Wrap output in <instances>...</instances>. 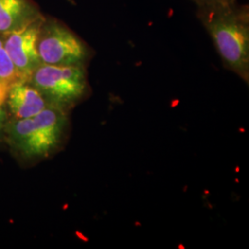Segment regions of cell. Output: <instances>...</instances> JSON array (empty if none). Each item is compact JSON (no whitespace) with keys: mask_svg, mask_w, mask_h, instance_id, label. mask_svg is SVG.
I'll use <instances>...</instances> for the list:
<instances>
[{"mask_svg":"<svg viewBox=\"0 0 249 249\" xmlns=\"http://www.w3.org/2000/svg\"><path fill=\"white\" fill-rule=\"evenodd\" d=\"M197 17L211 36L224 68L249 83V9L236 0L198 7Z\"/></svg>","mask_w":249,"mask_h":249,"instance_id":"1","label":"cell"},{"mask_svg":"<svg viewBox=\"0 0 249 249\" xmlns=\"http://www.w3.org/2000/svg\"><path fill=\"white\" fill-rule=\"evenodd\" d=\"M68 124V111L48 106L36 116L11 122L8 127L9 142L25 158H46L58 150Z\"/></svg>","mask_w":249,"mask_h":249,"instance_id":"2","label":"cell"},{"mask_svg":"<svg viewBox=\"0 0 249 249\" xmlns=\"http://www.w3.org/2000/svg\"><path fill=\"white\" fill-rule=\"evenodd\" d=\"M29 82L38 89L50 106L69 111L87 95V74L81 66L41 64Z\"/></svg>","mask_w":249,"mask_h":249,"instance_id":"3","label":"cell"},{"mask_svg":"<svg viewBox=\"0 0 249 249\" xmlns=\"http://www.w3.org/2000/svg\"><path fill=\"white\" fill-rule=\"evenodd\" d=\"M42 64L81 66L90 58V49L79 36L55 19H44L37 41Z\"/></svg>","mask_w":249,"mask_h":249,"instance_id":"4","label":"cell"},{"mask_svg":"<svg viewBox=\"0 0 249 249\" xmlns=\"http://www.w3.org/2000/svg\"><path fill=\"white\" fill-rule=\"evenodd\" d=\"M44 19L41 16L26 26L2 36L5 49L19 80L29 81L32 74L42 64L37 50V41Z\"/></svg>","mask_w":249,"mask_h":249,"instance_id":"5","label":"cell"},{"mask_svg":"<svg viewBox=\"0 0 249 249\" xmlns=\"http://www.w3.org/2000/svg\"><path fill=\"white\" fill-rule=\"evenodd\" d=\"M7 104L16 119L36 116L50 106L38 89L29 81L21 80L15 81L11 85Z\"/></svg>","mask_w":249,"mask_h":249,"instance_id":"6","label":"cell"},{"mask_svg":"<svg viewBox=\"0 0 249 249\" xmlns=\"http://www.w3.org/2000/svg\"><path fill=\"white\" fill-rule=\"evenodd\" d=\"M41 16L30 0H0V35L17 31Z\"/></svg>","mask_w":249,"mask_h":249,"instance_id":"7","label":"cell"},{"mask_svg":"<svg viewBox=\"0 0 249 249\" xmlns=\"http://www.w3.org/2000/svg\"><path fill=\"white\" fill-rule=\"evenodd\" d=\"M18 80L17 71L5 49L3 39L0 38V82L14 83Z\"/></svg>","mask_w":249,"mask_h":249,"instance_id":"8","label":"cell"},{"mask_svg":"<svg viewBox=\"0 0 249 249\" xmlns=\"http://www.w3.org/2000/svg\"><path fill=\"white\" fill-rule=\"evenodd\" d=\"M12 84L13 83H9V82H0V106L1 107H3V105L7 102L9 89Z\"/></svg>","mask_w":249,"mask_h":249,"instance_id":"9","label":"cell"},{"mask_svg":"<svg viewBox=\"0 0 249 249\" xmlns=\"http://www.w3.org/2000/svg\"><path fill=\"white\" fill-rule=\"evenodd\" d=\"M194 3H196L197 7L204 6L208 4H213V3H220V2H227L231 0H192Z\"/></svg>","mask_w":249,"mask_h":249,"instance_id":"10","label":"cell"},{"mask_svg":"<svg viewBox=\"0 0 249 249\" xmlns=\"http://www.w3.org/2000/svg\"><path fill=\"white\" fill-rule=\"evenodd\" d=\"M5 124H6V113L3 107L0 106V133L3 130Z\"/></svg>","mask_w":249,"mask_h":249,"instance_id":"11","label":"cell"}]
</instances>
